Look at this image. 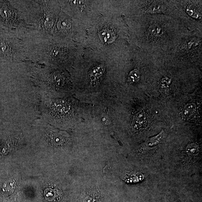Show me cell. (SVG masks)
Instances as JSON below:
<instances>
[{
  "mask_svg": "<svg viewBox=\"0 0 202 202\" xmlns=\"http://www.w3.org/2000/svg\"><path fill=\"white\" fill-rule=\"evenodd\" d=\"M41 80L46 85L55 88H62L69 85V76L66 72L55 71L48 73L47 71L42 75Z\"/></svg>",
  "mask_w": 202,
  "mask_h": 202,
  "instance_id": "6da1fadb",
  "label": "cell"
},
{
  "mask_svg": "<svg viewBox=\"0 0 202 202\" xmlns=\"http://www.w3.org/2000/svg\"><path fill=\"white\" fill-rule=\"evenodd\" d=\"M105 66L104 65H101L94 68L89 73L91 84L94 86L98 84L99 79L104 72Z\"/></svg>",
  "mask_w": 202,
  "mask_h": 202,
  "instance_id": "7a4b0ae2",
  "label": "cell"
},
{
  "mask_svg": "<svg viewBox=\"0 0 202 202\" xmlns=\"http://www.w3.org/2000/svg\"><path fill=\"white\" fill-rule=\"evenodd\" d=\"M71 24L69 18L65 16H60L57 23L56 31L60 34L65 35L69 33Z\"/></svg>",
  "mask_w": 202,
  "mask_h": 202,
  "instance_id": "3957f363",
  "label": "cell"
},
{
  "mask_svg": "<svg viewBox=\"0 0 202 202\" xmlns=\"http://www.w3.org/2000/svg\"><path fill=\"white\" fill-rule=\"evenodd\" d=\"M146 120V116L144 112H140L133 119L132 126L135 130H139L142 127Z\"/></svg>",
  "mask_w": 202,
  "mask_h": 202,
  "instance_id": "277c9868",
  "label": "cell"
},
{
  "mask_svg": "<svg viewBox=\"0 0 202 202\" xmlns=\"http://www.w3.org/2000/svg\"><path fill=\"white\" fill-rule=\"evenodd\" d=\"M163 134L164 131H162L157 136L148 140L143 144V148H150L154 147V146L157 145L161 141V140L163 137Z\"/></svg>",
  "mask_w": 202,
  "mask_h": 202,
  "instance_id": "5b68a950",
  "label": "cell"
},
{
  "mask_svg": "<svg viewBox=\"0 0 202 202\" xmlns=\"http://www.w3.org/2000/svg\"><path fill=\"white\" fill-rule=\"evenodd\" d=\"M139 71L137 69L132 71L129 75L128 81L130 84L136 83L139 81Z\"/></svg>",
  "mask_w": 202,
  "mask_h": 202,
  "instance_id": "8992f818",
  "label": "cell"
},
{
  "mask_svg": "<svg viewBox=\"0 0 202 202\" xmlns=\"http://www.w3.org/2000/svg\"><path fill=\"white\" fill-rule=\"evenodd\" d=\"M187 12L192 17L196 18L198 17L199 12L194 6L190 5L187 6Z\"/></svg>",
  "mask_w": 202,
  "mask_h": 202,
  "instance_id": "52a82bcc",
  "label": "cell"
},
{
  "mask_svg": "<svg viewBox=\"0 0 202 202\" xmlns=\"http://www.w3.org/2000/svg\"><path fill=\"white\" fill-rule=\"evenodd\" d=\"M195 109V106L193 104H190L188 105V106H186L185 109H184V115L187 117H188L189 116L192 115L193 113L194 112Z\"/></svg>",
  "mask_w": 202,
  "mask_h": 202,
  "instance_id": "ba28073f",
  "label": "cell"
}]
</instances>
